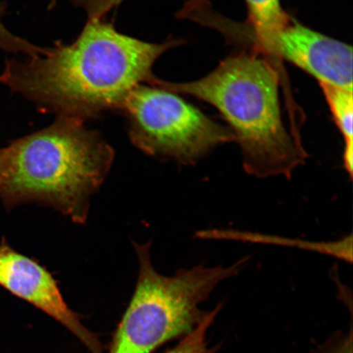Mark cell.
Listing matches in <instances>:
<instances>
[{
	"label": "cell",
	"instance_id": "4fadbf2b",
	"mask_svg": "<svg viewBox=\"0 0 353 353\" xmlns=\"http://www.w3.org/2000/svg\"><path fill=\"white\" fill-rule=\"evenodd\" d=\"M352 327L348 334H338L322 346L317 353H352Z\"/></svg>",
	"mask_w": 353,
	"mask_h": 353
},
{
	"label": "cell",
	"instance_id": "8992f818",
	"mask_svg": "<svg viewBox=\"0 0 353 353\" xmlns=\"http://www.w3.org/2000/svg\"><path fill=\"white\" fill-rule=\"evenodd\" d=\"M0 285L59 322L91 353H103L99 339L66 304L51 273L35 260L17 252L4 238L0 243Z\"/></svg>",
	"mask_w": 353,
	"mask_h": 353
},
{
	"label": "cell",
	"instance_id": "7a4b0ae2",
	"mask_svg": "<svg viewBox=\"0 0 353 353\" xmlns=\"http://www.w3.org/2000/svg\"><path fill=\"white\" fill-rule=\"evenodd\" d=\"M276 68L259 52H241L197 81L174 83L154 77L148 85L194 97L217 109L240 145L247 174L290 179L307 153L282 118Z\"/></svg>",
	"mask_w": 353,
	"mask_h": 353
},
{
	"label": "cell",
	"instance_id": "30bf717a",
	"mask_svg": "<svg viewBox=\"0 0 353 353\" xmlns=\"http://www.w3.org/2000/svg\"><path fill=\"white\" fill-rule=\"evenodd\" d=\"M222 309L219 304L213 310L208 312L205 319L191 333L184 336L178 345L165 353H215L216 347H209L206 341V333Z\"/></svg>",
	"mask_w": 353,
	"mask_h": 353
},
{
	"label": "cell",
	"instance_id": "52a82bcc",
	"mask_svg": "<svg viewBox=\"0 0 353 353\" xmlns=\"http://www.w3.org/2000/svg\"><path fill=\"white\" fill-rule=\"evenodd\" d=\"M266 57L276 66L285 60L319 83L352 90V48L316 32L294 17L269 48Z\"/></svg>",
	"mask_w": 353,
	"mask_h": 353
},
{
	"label": "cell",
	"instance_id": "5b68a950",
	"mask_svg": "<svg viewBox=\"0 0 353 353\" xmlns=\"http://www.w3.org/2000/svg\"><path fill=\"white\" fill-rule=\"evenodd\" d=\"M120 112L126 119L132 144L162 161L196 165L219 145L235 142L228 126L160 88L137 86Z\"/></svg>",
	"mask_w": 353,
	"mask_h": 353
},
{
	"label": "cell",
	"instance_id": "8fae6325",
	"mask_svg": "<svg viewBox=\"0 0 353 353\" xmlns=\"http://www.w3.org/2000/svg\"><path fill=\"white\" fill-rule=\"evenodd\" d=\"M6 14V6L0 1V48L8 52L23 54L28 57L44 55L48 48L39 47L30 43L25 39L17 37L8 30L3 22V17Z\"/></svg>",
	"mask_w": 353,
	"mask_h": 353
},
{
	"label": "cell",
	"instance_id": "277c9868",
	"mask_svg": "<svg viewBox=\"0 0 353 353\" xmlns=\"http://www.w3.org/2000/svg\"><path fill=\"white\" fill-rule=\"evenodd\" d=\"M134 245L139 262L138 280L109 353H152L171 339L186 336L208 313L201 310V304L245 263L242 259L228 267L200 265L163 276L153 267L151 243Z\"/></svg>",
	"mask_w": 353,
	"mask_h": 353
},
{
	"label": "cell",
	"instance_id": "6da1fadb",
	"mask_svg": "<svg viewBox=\"0 0 353 353\" xmlns=\"http://www.w3.org/2000/svg\"><path fill=\"white\" fill-rule=\"evenodd\" d=\"M183 43L172 37L145 42L103 19L88 20L72 43L57 41L46 54L7 61L0 81L39 112L85 123L120 112L131 91L154 77L159 57Z\"/></svg>",
	"mask_w": 353,
	"mask_h": 353
},
{
	"label": "cell",
	"instance_id": "ba28073f",
	"mask_svg": "<svg viewBox=\"0 0 353 353\" xmlns=\"http://www.w3.org/2000/svg\"><path fill=\"white\" fill-rule=\"evenodd\" d=\"M248 21L241 26H231L229 35L247 39L254 51L266 56L277 34L289 23L291 17L282 8L281 0H245Z\"/></svg>",
	"mask_w": 353,
	"mask_h": 353
},
{
	"label": "cell",
	"instance_id": "3957f363",
	"mask_svg": "<svg viewBox=\"0 0 353 353\" xmlns=\"http://www.w3.org/2000/svg\"><path fill=\"white\" fill-rule=\"evenodd\" d=\"M114 159L99 132L77 119L57 117L50 126L0 148V199L8 210L37 203L85 224L90 198Z\"/></svg>",
	"mask_w": 353,
	"mask_h": 353
},
{
	"label": "cell",
	"instance_id": "7c38bea8",
	"mask_svg": "<svg viewBox=\"0 0 353 353\" xmlns=\"http://www.w3.org/2000/svg\"><path fill=\"white\" fill-rule=\"evenodd\" d=\"M59 0H52L50 8ZM74 7L82 8L87 13L88 20L103 19L113 8L120 6L123 0H68Z\"/></svg>",
	"mask_w": 353,
	"mask_h": 353
},
{
	"label": "cell",
	"instance_id": "9c48e42d",
	"mask_svg": "<svg viewBox=\"0 0 353 353\" xmlns=\"http://www.w3.org/2000/svg\"><path fill=\"white\" fill-rule=\"evenodd\" d=\"M326 103L344 141L343 166L352 176L353 170V92L347 88L320 83Z\"/></svg>",
	"mask_w": 353,
	"mask_h": 353
}]
</instances>
